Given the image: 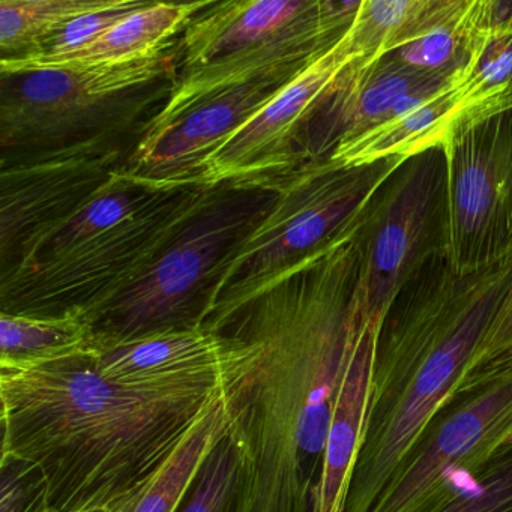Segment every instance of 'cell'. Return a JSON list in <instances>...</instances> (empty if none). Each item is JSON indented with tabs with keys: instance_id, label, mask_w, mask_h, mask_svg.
Wrapping results in <instances>:
<instances>
[{
	"instance_id": "3",
	"label": "cell",
	"mask_w": 512,
	"mask_h": 512,
	"mask_svg": "<svg viewBox=\"0 0 512 512\" xmlns=\"http://www.w3.org/2000/svg\"><path fill=\"white\" fill-rule=\"evenodd\" d=\"M512 254L458 274L443 251L440 266L398 295L380 328L364 443L346 511L370 512L434 416L463 380L493 323ZM418 277V275H416Z\"/></svg>"
},
{
	"instance_id": "14",
	"label": "cell",
	"mask_w": 512,
	"mask_h": 512,
	"mask_svg": "<svg viewBox=\"0 0 512 512\" xmlns=\"http://www.w3.org/2000/svg\"><path fill=\"white\" fill-rule=\"evenodd\" d=\"M284 85L260 83L229 89L197 104L169 124L145 128L125 169L139 178L163 184H203L199 176L205 161Z\"/></svg>"
},
{
	"instance_id": "27",
	"label": "cell",
	"mask_w": 512,
	"mask_h": 512,
	"mask_svg": "<svg viewBox=\"0 0 512 512\" xmlns=\"http://www.w3.org/2000/svg\"><path fill=\"white\" fill-rule=\"evenodd\" d=\"M49 508L47 484L37 464L13 454L0 460V512H41Z\"/></svg>"
},
{
	"instance_id": "13",
	"label": "cell",
	"mask_w": 512,
	"mask_h": 512,
	"mask_svg": "<svg viewBox=\"0 0 512 512\" xmlns=\"http://www.w3.org/2000/svg\"><path fill=\"white\" fill-rule=\"evenodd\" d=\"M358 61L349 31L283 86L205 161L200 181L208 187L286 175L298 169L302 130L341 73Z\"/></svg>"
},
{
	"instance_id": "7",
	"label": "cell",
	"mask_w": 512,
	"mask_h": 512,
	"mask_svg": "<svg viewBox=\"0 0 512 512\" xmlns=\"http://www.w3.org/2000/svg\"><path fill=\"white\" fill-rule=\"evenodd\" d=\"M404 160L385 158L358 167L323 161L281 176L277 202L224 263L208 316L337 238L370 208Z\"/></svg>"
},
{
	"instance_id": "10",
	"label": "cell",
	"mask_w": 512,
	"mask_h": 512,
	"mask_svg": "<svg viewBox=\"0 0 512 512\" xmlns=\"http://www.w3.org/2000/svg\"><path fill=\"white\" fill-rule=\"evenodd\" d=\"M448 157L445 143L410 155L371 203L365 224V308L374 328H382L404 287L446 242Z\"/></svg>"
},
{
	"instance_id": "12",
	"label": "cell",
	"mask_w": 512,
	"mask_h": 512,
	"mask_svg": "<svg viewBox=\"0 0 512 512\" xmlns=\"http://www.w3.org/2000/svg\"><path fill=\"white\" fill-rule=\"evenodd\" d=\"M506 112L461 115L445 142V253L458 274H470L497 262L491 256L490 236L502 221L505 199H512L511 128L503 133Z\"/></svg>"
},
{
	"instance_id": "28",
	"label": "cell",
	"mask_w": 512,
	"mask_h": 512,
	"mask_svg": "<svg viewBox=\"0 0 512 512\" xmlns=\"http://www.w3.org/2000/svg\"><path fill=\"white\" fill-rule=\"evenodd\" d=\"M512 353V269L509 274L508 286H506L505 293H503L502 301H500L499 308H497L496 316H494L493 323L482 341L481 347L478 352L473 356L466 374H464L461 385L467 380L472 379L479 371L487 368L493 362L505 358V356ZM457 388V389H458Z\"/></svg>"
},
{
	"instance_id": "21",
	"label": "cell",
	"mask_w": 512,
	"mask_h": 512,
	"mask_svg": "<svg viewBox=\"0 0 512 512\" xmlns=\"http://www.w3.org/2000/svg\"><path fill=\"white\" fill-rule=\"evenodd\" d=\"M227 427L221 389L160 469L112 512H178L206 458L227 433Z\"/></svg>"
},
{
	"instance_id": "23",
	"label": "cell",
	"mask_w": 512,
	"mask_h": 512,
	"mask_svg": "<svg viewBox=\"0 0 512 512\" xmlns=\"http://www.w3.org/2000/svg\"><path fill=\"white\" fill-rule=\"evenodd\" d=\"M91 341V329L80 317L0 313V364L52 361L88 349Z\"/></svg>"
},
{
	"instance_id": "18",
	"label": "cell",
	"mask_w": 512,
	"mask_h": 512,
	"mask_svg": "<svg viewBox=\"0 0 512 512\" xmlns=\"http://www.w3.org/2000/svg\"><path fill=\"white\" fill-rule=\"evenodd\" d=\"M214 4L200 2H151L148 7L122 20L94 43L70 55L43 58L29 55L0 59V74L52 70V68L115 67L155 58L173 47V38L184 32L188 23Z\"/></svg>"
},
{
	"instance_id": "26",
	"label": "cell",
	"mask_w": 512,
	"mask_h": 512,
	"mask_svg": "<svg viewBox=\"0 0 512 512\" xmlns=\"http://www.w3.org/2000/svg\"><path fill=\"white\" fill-rule=\"evenodd\" d=\"M149 4L151 0H113L112 4L104 10L95 11L74 20L52 43L47 44L44 49L34 55L43 56V58H59V56L77 52L103 37L106 32L115 28L131 14L148 7Z\"/></svg>"
},
{
	"instance_id": "5",
	"label": "cell",
	"mask_w": 512,
	"mask_h": 512,
	"mask_svg": "<svg viewBox=\"0 0 512 512\" xmlns=\"http://www.w3.org/2000/svg\"><path fill=\"white\" fill-rule=\"evenodd\" d=\"M280 178L212 188L200 211L130 284L80 317L92 343L203 326L224 263L277 202Z\"/></svg>"
},
{
	"instance_id": "22",
	"label": "cell",
	"mask_w": 512,
	"mask_h": 512,
	"mask_svg": "<svg viewBox=\"0 0 512 512\" xmlns=\"http://www.w3.org/2000/svg\"><path fill=\"white\" fill-rule=\"evenodd\" d=\"M113 0H0L2 58L34 55L80 17L109 7Z\"/></svg>"
},
{
	"instance_id": "8",
	"label": "cell",
	"mask_w": 512,
	"mask_h": 512,
	"mask_svg": "<svg viewBox=\"0 0 512 512\" xmlns=\"http://www.w3.org/2000/svg\"><path fill=\"white\" fill-rule=\"evenodd\" d=\"M212 188L184 184L82 250L28 274L0 280V313L85 316L130 284L200 211Z\"/></svg>"
},
{
	"instance_id": "25",
	"label": "cell",
	"mask_w": 512,
	"mask_h": 512,
	"mask_svg": "<svg viewBox=\"0 0 512 512\" xmlns=\"http://www.w3.org/2000/svg\"><path fill=\"white\" fill-rule=\"evenodd\" d=\"M440 512H512V443L497 452L473 487Z\"/></svg>"
},
{
	"instance_id": "6",
	"label": "cell",
	"mask_w": 512,
	"mask_h": 512,
	"mask_svg": "<svg viewBox=\"0 0 512 512\" xmlns=\"http://www.w3.org/2000/svg\"><path fill=\"white\" fill-rule=\"evenodd\" d=\"M2 160L101 136H142L178 80V50L115 67L0 74Z\"/></svg>"
},
{
	"instance_id": "31",
	"label": "cell",
	"mask_w": 512,
	"mask_h": 512,
	"mask_svg": "<svg viewBox=\"0 0 512 512\" xmlns=\"http://www.w3.org/2000/svg\"><path fill=\"white\" fill-rule=\"evenodd\" d=\"M508 443H512V434H511V437H509V439H508ZM508 443H506V445H508Z\"/></svg>"
},
{
	"instance_id": "19",
	"label": "cell",
	"mask_w": 512,
	"mask_h": 512,
	"mask_svg": "<svg viewBox=\"0 0 512 512\" xmlns=\"http://www.w3.org/2000/svg\"><path fill=\"white\" fill-rule=\"evenodd\" d=\"M173 187L178 185L139 178L122 167L79 211L41 235L11 268L0 272V280L28 274L82 250L130 221Z\"/></svg>"
},
{
	"instance_id": "2",
	"label": "cell",
	"mask_w": 512,
	"mask_h": 512,
	"mask_svg": "<svg viewBox=\"0 0 512 512\" xmlns=\"http://www.w3.org/2000/svg\"><path fill=\"white\" fill-rule=\"evenodd\" d=\"M223 383L119 385L98 373L91 346L0 364L2 454L40 467L53 511L112 512L160 469Z\"/></svg>"
},
{
	"instance_id": "17",
	"label": "cell",
	"mask_w": 512,
	"mask_h": 512,
	"mask_svg": "<svg viewBox=\"0 0 512 512\" xmlns=\"http://www.w3.org/2000/svg\"><path fill=\"white\" fill-rule=\"evenodd\" d=\"M379 329L362 323L335 398L313 512H344L364 443Z\"/></svg>"
},
{
	"instance_id": "20",
	"label": "cell",
	"mask_w": 512,
	"mask_h": 512,
	"mask_svg": "<svg viewBox=\"0 0 512 512\" xmlns=\"http://www.w3.org/2000/svg\"><path fill=\"white\" fill-rule=\"evenodd\" d=\"M457 71L433 100L344 143L328 161L344 167L367 166L385 158H407L445 143L455 119L463 115Z\"/></svg>"
},
{
	"instance_id": "9",
	"label": "cell",
	"mask_w": 512,
	"mask_h": 512,
	"mask_svg": "<svg viewBox=\"0 0 512 512\" xmlns=\"http://www.w3.org/2000/svg\"><path fill=\"white\" fill-rule=\"evenodd\" d=\"M512 434V368L461 386L370 512H440L478 482Z\"/></svg>"
},
{
	"instance_id": "24",
	"label": "cell",
	"mask_w": 512,
	"mask_h": 512,
	"mask_svg": "<svg viewBox=\"0 0 512 512\" xmlns=\"http://www.w3.org/2000/svg\"><path fill=\"white\" fill-rule=\"evenodd\" d=\"M244 455L229 433L215 445L178 512H230L241 475Z\"/></svg>"
},
{
	"instance_id": "29",
	"label": "cell",
	"mask_w": 512,
	"mask_h": 512,
	"mask_svg": "<svg viewBox=\"0 0 512 512\" xmlns=\"http://www.w3.org/2000/svg\"><path fill=\"white\" fill-rule=\"evenodd\" d=\"M512 368V353L511 355L505 356V358L499 359V361L493 362V364L488 365L487 368H484V370L479 371L478 374H475V376L472 377V379L467 380V382H464L463 385H466V383L472 382V380L481 379V377H487L490 376V374L499 373V371L503 370H511ZM461 385V386H463ZM460 386V388H461Z\"/></svg>"
},
{
	"instance_id": "11",
	"label": "cell",
	"mask_w": 512,
	"mask_h": 512,
	"mask_svg": "<svg viewBox=\"0 0 512 512\" xmlns=\"http://www.w3.org/2000/svg\"><path fill=\"white\" fill-rule=\"evenodd\" d=\"M140 136H101L4 158L0 166V272L67 220L125 167Z\"/></svg>"
},
{
	"instance_id": "4",
	"label": "cell",
	"mask_w": 512,
	"mask_h": 512,
	"mask_svg": "<svg viewBox=\"0 0 512 512\" xmlns=\"http://www.w3.org/2000/svg\"><path fill=\"white\" fill-rule=\"evenodd\" d=\"M362 2L227 0L197 14L182 32L178 80L146 128L169 124L233 88L287 83L328 52L355 22Z\"/></svg>"
},
{
	"instance_id": "1",
	"label": "cell",
	"mask_w": 512,
	"mask_h": 512,
	"mask_svg": "<svg viewBox=\"0 0 512 512\" xmlns=\"http://www.w3.org/2000/svg\"><path fill=\"white\" fill-rule=\"evenodd\" d=\"M362 272L353 226L203 323L244 347L223 383L244 455L230 512H313L335 398L368 319Z\"/></svg>"
},
{
	"instance_id": "15",
	"label": "cell",
	"mask_w": 512,
	"mask_h": 512,
	"mask_svg": "<svg viewBox=\"0 0 512 512\" xmlns=\"http://www.w3.org/2000/svg\"><path fill=\"white\" fill-rule=\"evenodd\" d=\"M454 70H416L392 56L374 64L353 62L308 118L299 139V166L328 161L335 149L388 121L401 98Z\"/></svg>"
},
{
	"instance_id": "30",
	"label": "cell",
	"mask_w": 512,
	"mask_h": 512,
	"mask_svg": "<svg viewBox=\"0 0 512 512\" xmlns=\"http://www.w3.org/2000/svg\"><path fill=\"white\" fill-rule=\"evenodd\" d=\"M41 512H58V511H53V509L46 508V509H44V511H41ZM88 512H110V511H88Z\"/></svg>"
},
{
	"instance_id": "16",
	"label": "cell",
	"mask_w": 512,
	"mask_h": 512,
	"mask_svg": "<svg viewBox=\"0 0 512 512\" xmlns=\"http://www.w3.org/2000/svg\"><path fill=\"white\" fill-rule=\"evenodd\" d=\"M91 355L98 373L127 386L218 382L236 367L244 347L223 332L200 326L160 332L121 343L95 344Z\"/></svg>"
}]
</instances>
